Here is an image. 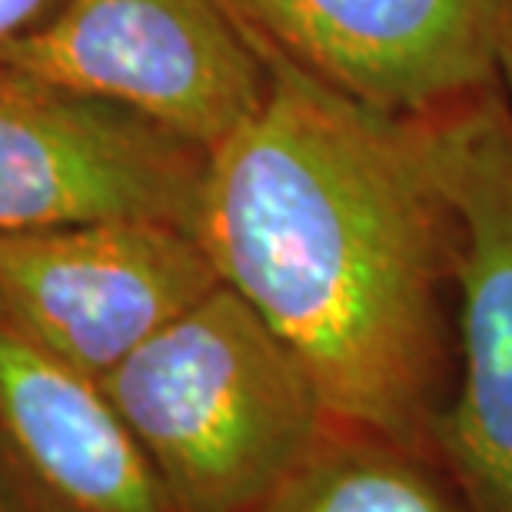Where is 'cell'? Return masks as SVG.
<instances>
[{
    "label": "cell",
    "instance_id": "1",
    "mask_svg": "<svg viewBox=\"0 0 512 512\" xmlns=\"http://www.w3.org/2000/svg\"><path fill=\"white\" fill-rule=\"evenodd\" d=\"M263 54L270 90L210 153L197 237L220 280L306 363L336 423L436 453L443 293L463 230L429 120Z\"/></svg>",
    "mask_w": 512,
    "mask_h": 512
},
{
    "label": "cell",
    "instance_id": "2",
    "mask_svg": "<svg viewBox=\"0 0 512 512\" xmlns=\"http://www.w3.org/2000/svg\"><path fill=\"white\" fill-rule=\"evenodd\" d=\"M100 383L173 512L256 509L333 423L306 363L227 283Z\"/></svg>",
    "mask_w": 512,
    "mask_h": 512
},
{
    "label": "cell",
    "instance_id": "3",
    "mask_svg": "<svg viewBox=\"0 0 512 512\" xmlns=\"http://www.w3.org/2000/svg\"><path fill=\"white\" fill-rule=\"evenodd\" d=\"M210 150L114 100L0 64V237L97 220L197 233Z\"/></svg>",
    "mask_w": 512,
    "mask_h": 512
},
{
    "label": "cell",
    "instance_id": "4",
    "mask_svg": "<svg viewBox=\"0 0 512 512\" xmlns=\"http://www.w3.org/2000/svg\"><path fill=\"white\" fill-rule=\"evenodd\" d=\"M0 64L124 104L210 153L270 90L266 54L227 0H67Z\"/></svg>",
    "mask_w": 512,
    "mask_h": 512
},
{
    "label": "cell",
    "instance_id": "5",
    "mask_svg": "<svg viewBox=\"0 0 512 512\" xmlns=\"http://www.w3.org/2000/svg\"><path fill=\"white\" fill-rule=\"evenodd\" d=\"M426 120L463 230V386L436 456L476 512H512V110L493 84Z\"/></svg>",
    "mask_w": 512,
    "mask_h": 512
},
{
    "label": "cell",
    "instance_id": "6",
    "mask_svg": "<svg viewBox=\"0 0 512 512\" xmlns=\"http://www.w3.org/2000/svg\"><path fill=\"white\" fill-rule=\"evenodd\" d=\"M220 283L197 233L163 220L0 237V320L97 383Z\"/></svg>",
    "mask_w": 512,
    "mask_h": 512
},
{
    "label": "cell",
    "instance_id": "7",
    "mask_svg": "<svg viewBox=\"0 0 512 512\" xmlns=\"http://www.w3.org/2000/svg\"><path fill=\"white\" fill-rule=\"evenodd\" d=\"M270 54L346 97L426 117L499 84L503 0H227Z\"/></svg>",
    "mask_w": 512,
    "mask_h": 512
},
{
    "label": "cell",
    "instance_id": "8",
    "mask_svg": "<svg viewBox=\"0 0 512 512\" xmlns=\"http://www.w3.org/2000/svg\"><path fill=\"white\" fill-rule=\"evenodd\" d=\"M0 512H173L104 383L4 320Z\"/></svg>",
    "mask_w": 512,
    "mask_h": 512
},
{
    "label": "cell",
    "instance_id": "9",
    "mask_svg": "<svg viewBox=\"0 0 512 512\" xmlns=\"http://www.w3.org/2000/svg\"><path fill=\"white\" fill-rule=\"evenodd\" d=\"M250 512H476L436 453L330 423L306 463Z\"/></svg>",
    "mask_w": 512,
    "mask_h": 512
},
{
    "label": "cell",
    "instance_id": "10",
    "mask_svg": "<svg viewBox=\"0 0 512 512\" xmlns=\"http://www.w3.org/2000/svg\"><path fill=\"white\" fill-rule=\"evenodd\" d=\"M67 0H0V57L40 34Z\"/></svg>",
    "mask_w": 512,
    "mask_h": 512
},
{
    "label": "cell",
    "instance_id": "11",
    "mask_svg": "<svg viewBox=\"0 0 512 512\" xmlns=\"http://www.w3.org/2000/svg\"><path fill=\"white\" fill-rule=\"evenodd\" d=\"M496 77L503 80V87H506V100H509V110H512V0H503V14H499Z\"/></svg>",
    "mask_w": 512,
    "mask_h": 512
}]
</instances>
